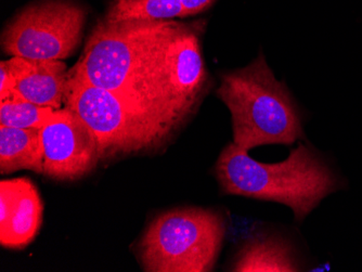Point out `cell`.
I'll return each mask as SVG.
<instances>
[{"instance_id": "obj_1", "label": "cell", "mask_w": 362, "mask_h": 272, "mask_svg": "<svg viewBox=\"0 0 362 272\" xmlns=\"http://www.w3.org/2000/svg\"><path fill=\"white\" fill-rule=\"evenodd\" d=\"M304 141L300 140L279 163L256 161L249 151L230 142L215 164L221 194L286 205L295 221L302 223L323 199L341 188L339 177L322 156Z\"/></svg>"}, {"instance_id": "obj_2", "label": "cell", "mask_w": 362, "mask_h": 272, "mask_svg": "<svg viewBox=\"0 0 362 272\" xmlns=\"http://www.w3.org/2000/svg\"><path fill=\"white\" fill-rule=\"evenodd\" d=\"M216 95L229 110L233 142L238 147L251 151L304 141L302 111L262 52L244 68L221 74Z\"/></svg>"}, {"instance_id": "obj_3", "label": "cell", "mask_w": 362, "mask_h": 272, "mask_svg": "<svg viewBox=\"0 0 362 272\" xmlns=\"http://www.w3.org/2000/svg\"><path fill=\"white\" fill-rule=\"evenodd\" d=\"M178 24L174 21H98L69 76L132 100Z\"/></svg>"}, {"instance_id": "obj_4", "label": "cell", "mask_w": 362, "mask_h": 272, "mask_svg": "<svg viewBox=\"0 0 362 272\" xmlns=\"http://www.w3.org/2000/svg\"><path fill=\"white\" fill-rule=\"evenodd\" d=\"M64 105L89 126L100 145L101 162L162 152L177 136L150 112L121 93L69 76Z\"/></svg>"}, {"instance_id": "obj_5", "label": "cell", "mask_w": 362, "mask_h": 272, "mask_svg": "<svg viewBox=\"0 0 362 272\" xmlns=\"http://www.w3.org/2000/svg\"><path fill=\"white\" fill-rule=\"evenodd\" d=\"M227 232L221 211L180 207L156 216L137 247L146 272H209L218 261Z\"/></svg>"}, {"instance_id": "obj_6", "label": "cell", "mask_w": 362, "mask_h": 272, "mask_svg": "<svg viewBox=\"0 0 362 272\" xmlns=\"http://www.w3.org/2000/svg\"><path fill=\"white\" fill-rule=\"evenodd\" d=\"M86 21L87 10L74 0H40L6 24L1 49L30 60H64L81 44Z\"/></svg>"}, {"instance_id": "obj_7", "label": "cell", "mask_w": 362, "mask_h": 272, "mask_svg": "<svg viewBox=\"0 0 362 272\" xmlns=\"http://www.w3.org/2000/svg\"><path fill=\"white\" fill-rule=\"evenodd\" d=\"M44 176L56 182L86 177L101 162L100 145L93 131L68 105L56 110L40 128Z\"/></svg>"}, {"instance_id": "obj_8", "label": "cell", "mask_w": 362, "mask_h": 272, "mask_svg": "<svg viewBox=\"0 0 362 272\" xmlns=\"http://www.w3.org/2000/svg\"><path fill=\"white\" fill-rule=\"evenodd\" d=\"M42 223V203L28 178L0 182V244L22 249L34 241Z\"/></svg>"}, {"instance_id": "obj_9", "label": "cell", "mask_w": 362, "mask_h": 272, "mask_svg": "<svg viewBox=\"0 0 362 272\" xmlns=\"http://www.w3.org/2000/svg\"><path fill=\"white\" fill-rule=\"evenodd\" d=\"M300 254L290 240L276 233L257 232L240 247L230 271H300Z\"/></svg>"}, {"instance_id": "obj_10", "label": "cell", "mask_w": 362, "mask_h": 272, "mask_svg": "<svg viewBox=\"0 0 362 272\" xmlns=\"http://www.w3.org/2000/svg\"><path fill=\"white\" fill-rule=\"evenodd\" d=\"M69 71L62 60H30L11 93L42 107L60 110L64 105Z\"/></svg>"}, {"instance_id": "obj_11", "label": "cell", "mask_w": 362, "mask_h": 272, "mask_svg": "<svg viewBox=\"0 0 362 272\" xmlns=\"http://www.w3.org/2000/svg\"><path fill=\"white\" fill-rule=\"evenodd\" d=\"M32 170L44 175L40 129L0 126V172Z\"/></svg>"}, {"instance_id": "obj_12", "label": "cell", "mask_w": 362, "mask_h": 272, "mask_svg": "<svg viewBox=\"0 0 362 272\" xmlns=\"http://www.w3.org/2000/svg\"><path fill=\"white\" fill-rule=\"evenodd\" d=\"M187 18L181 0H112L103 19L111 22L174 21Z\"/></svg>"}, {"instance_id": "obj_13", "label": "cell", "mask_w": 362, "mask_h": 272, "mask_svg": "<svg viewBox=\"0 0 362 272\" xmlns=\"http://www.w3.org/2000/svg\"><path fill=\"white\" fill-rule=\"evenodd\" d=\"M56 110L30 102L11 95L0 101V126L13 128H40L54 115Z\"/></svg>"}, {"instance_id": "obj_14", "label": "cell", "mask_w": 362, "mask_h": 272, "mask_svg": "<svg viewBox=\"0 0 362 272\" xmlns=\"http://www.w3.org/2000/svg\"><path fill=\"white\" fill-rule=\"evenodd\" d=\"M216 0H181L187 18L202 13L211 7Z\"/></svg>"}]
</instances>
